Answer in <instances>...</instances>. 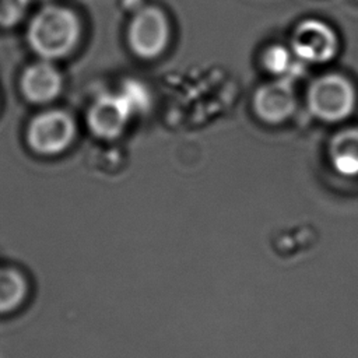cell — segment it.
Here are the masks:
<instances>
[{
  "label": "cell",
  "mask_w": 358,
  "mask_h": 358,
  "mask_svg": "<svg viewBox=\"0 0 358 358\" xmlns=\"http://www.w3.org/2000/svg\"><path fill=\"white\" fill-rule=\"evenodd\" d=\"M355 91L348 78L330 73L312 81L308 90L309 110L323 122L345 119L354 109Z\"/></svg>",
  "instance_id": "2"
},
{
  "label": "cell",
  "mask_w": 358,
  "mask_h": 358,
  "mask_svg": "<svg viewBox=\"0 0 358 358\" xmlns=\"http://www.w3.org/2000/svg\"><path fill=\"white\" fill-rule=\"evenodd\" d=\"M295 94L289 77L260 85L253 96L256 115L267 123H280L285 120L295 109Z\"/></svg>",
  "instance_id": "6"
},
{
  "label": "cell",
  "mask_w": 358,
  "mask_h": 358,
  "mask_svg": "<svg viewBox=\"0 0 358 358\" xmlns=\"http://www.w3.org/2000/svg\"><path fill=\"white\" fill-rule=\"evenodd\" d=\"M28 295L24 273L11 266H0V315L18 309Z\"/></svg>",
  "instance_id": "10"
},
{
  "label": "cell",
  "mask_w": 358,
  "mask_h": 358,
  "mask_svg": "<svg viewBox=\"0 0 358 358\" xmlns=\"http://www.w3.org/2000/svg\"><path fill=\"white\" fill-rule=\"evenodd\" d=\"M76 136L73 117L64 110H45L32 117L27 127L28 147L39 155H57L63 152Z\"/></svg>",
  "instance_id": "3"
},
{
  "label": "cell",
  "mask_w": 358,
  "mask_h": 358,
  "mask_svg": "<svg viewBox=\"0 0 358 358\" xmlns=\"http://www.w3.org/2000/svg\"><path fill=\"white\" fill-rule=\"evenodd\" d=\"M291 50L305 63H326L336 56L338 39L336 32L326 22L308 18L294 28Z\"/></svg>",
  "instance_id": "5"
},
{
  "label": "cell",
  "mask_w": 358,
  "mask_h": 358,
  "mask_svg": "<svg viewBox=\"0 0 358 358\" xmlns=\"http://www.w3.org/2000/svg\"><path fill=\"white\" fill-rule=\"evenodd\" d=\"M29 4V0H0V27L10 28L18 24Z\"/></svg>",
  "instance_id": "12"
},
{
  "label": "cell",
  "mask_w": 358,
  "mask_h": 358,
  "mask_svg": "<svg viewBox=\"0 0 358 358\" xmlns=\"http://www.w3.org/2000/svg\"><path fill=\"white\" fill-rule=\"evenodd\" d=\"M131 113L129 103L120 94H105L91 105L87 122L94 134L103 138H115L122 133Z\"/></svg>",
  "instance_id": "7"
},
{
  "label": "cell",
  "mask_w": 358,
  "mask_h": 358,
  "mask_svg": "<svg viewBox=\"0 0 358 358\" xmlns=\"http://www.w3.org/2000/svg\"><path fill=\"white\" fill-rule=\"evenodd\" d=\"M81 34L80 20L67 7L48 4L29 21L27 41L45 60H57L73 52Z\"/></svg>",
  "instance_id": "1"
},
{
  "label": "cell",
  "mask_w": 358,
  "mask_h": 358,
  "mask_svg": "<svg viewBox=\"0 0 358 358\" xmlns=\"http://www.w3.org/2000/svg\"><path fill=\"white\" fill-rule=\"evenodd\" d=\"M120 95L126 99L129 103L131 112H137L141 109H145L150 103V96L145 90V87L137 81L129 80L123 84Z\"/></svg>",
  "instance_id": "13"
},
{
  "label": "cell",
  "mask_w": 358,
  "mask_h": 358,
  "mask_svg": "<svg viewBox=\"0 0 358 358\" xmlns=\"http://www.w3.org/2000/svg\"><path fill=\"white\" fill-rule=\"evenodd\" d=\"M330 159L338 173L358 175V129H347L334 136L330 144Z\"/></svg>",
  "instance_id": "9"
},
{
  "label": "cell",
  "mask_w": 358,
  "mask_h": 358,
  "mask_svg": "<svg viewBox=\"0 0 358 358\" xmlns=\"http://www.w3.org/2000/svg\"><path fill=\"white\" fill-rule=\"evenodd\" d=\"M169 39V25L165 14L154 6L144 7L133 17L127 42L131 52L141 59H154L162 53Z\"/></svg>",
  "instance_id": "4"
},
{
  "label": "cell",
  "mask_w": 358,
  "mask_h": 358,
  "mask_svg": "<svg viewBox=\"0 0 358 358\" xmlns=\"http://www.w3.org/2000/svg\"><path fill=\"white\" fill-rule=\"evenodd\" d=\"M263 67L271 74L288 77L294 70V62L291 52L282 45H271L268 46L262 57Z\"/></svg>",
  "instance_id": "11"
},
{
  "label": "cell",
  "mask_w": 358,
  "mask_h": 358,
  "mask_svg": "<svg viewBox=\"0 0 358 358\" xmlns=\"http://www.w3.org/2000/svg\"><path fill=\"white\" fill-rule=\"evenodd\" d=\"M20 90L29 102L48 103L62 91L60 71L50 60L41 59L24 70L20 78Z\"/></svg>",
  "instance_id": "8"
}]
</instances>
